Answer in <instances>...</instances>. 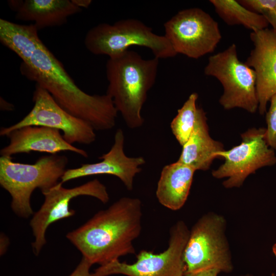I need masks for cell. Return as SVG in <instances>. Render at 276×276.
<instances>
[{
    "mask_svg": "<svg viewBox=\"0 0 276 276\" xmlns=\"http://www.w3.org/2000/svg\"><path fill=\"white\" fill-rule=\"evenodd\" d=\"M244 276H250V275H244Z\"/></svg>",
    "mask_w": 276,
    "mask_h": 276,
    "instance_id": "obj_29",
    "label": "cell"
},
{
    "mask_svg": "<svg viewBox=\"0 0 276 276\" xmlns=\"http://www.w3.org/2000/svg\"><path fill=\"white\" fill-rule=\"evenodd\" d=\"M59 182L49 190L42 192L44 200L30 222L34 238L32 243L35 255H38L46 243L45 233L48 227L59 220L73 216L75 211L70 209L71 200L79 196H89L103 203L109 200L106 187L97 179L72 188H65Z\"/></svg>",
    "mask_w": 276,
    "mask_h": 276,
    "instance_id": "obj_12",
    "label": "cell"
},
{
    "mask_svg": "<svg viewBox=\"0 0 276 276\" xmlns=\"http://www.w3.org/2000/svg\"><path fill=\"white\" fill-rule=\"evenodd\" d=\"M158 64V58L145 59L129 50L107 61L106 94L130 128H137L144 124L142 109L148 91L154 84Z\"/></svg>",
    "mask_w": 276,
    "mask_h": 276,
    "instance_id": "obj_3",
    "label": "cell"
},
{
    "mask_svg": "<svg viewBox=\"0 0 276 276\" xmlns=\"http://www.w3.org/2000/svg\"><path fill=\"white\" fill-rule=\"evenodd\" d=\"M210 2L228 25H242L252 32L268 28L269 24L263 16L248 10L238 1L211 0Z\"/></svg>",
    "mask_w": 276,
    "mask_h": 276,
    "instance_id": "obj_20",
    "label": "cell"
},
{
    "mask_svg": "<svg viewBox=\"0 0 276 276\" xmlns=\"http://www.w3.org/2000/svg\"><path fill=\"white\" fill-rule=\"evenodd\" d=\"M254 48L245 63L255 72L259 112H266L268 102L276 94V32L268 28L250 34Z\"/></svg>",
    "mask_w": 276,
    "mask_h": 276,
    "instance_id": "obj_14",
    "label": "cell"
},
{
    "mask_svg": "<svg viewBox=\"0 0 276 276\" xmlns=\"http://www.w3.org/2000/svg\"><path fill=\"white\" fill-rule=\"evenodd\" d=\"M204 73L221 83L223 92L219 102L224 109L240 108L251 113L258 109L256 73L245 62L240 61L235 43L211 56Z\"/></svg>",
    "mask_w": 276,
    "mask_h": 276,
    "instance_id": "obj_6",
    "label": "cell"
},
{
    "mask_svg": "<svg viewBox=\"0 0 276 276\" xmlns=\"http://www.w3.org/2000/svg\"><path fill=\"white\" fill-rule=\"evenodd\" d=\"M248 10L263 16L276 32V0H239Z\"/></svg>",
    "mask_w": 276,
    "mask_h": 276,
    "instance_id": "obj_22",
    "label": "cell"
},
{
    "mask_svg": "<svg viewBox=\"0 0 276 276\" xmlns=\"http://www.w3.org/2000/svg\"><path fill=\"white\" fill-rule=\"evenodd\" d=\"M92 264L83 258L75 270L68 276H91L90 268Z\"/></svg>",
    "mask_w": 276,
    "mask_h": 276,
    "instance_id": "obj_24",
    "label": "cell"
},
{
    "mask_svg": "<svg viewBox=\"0 0 276 276\" xmlns=\"http://www.w3.org/2000/svg\"><path fill=\"white\" fill-rule=\"evenodd\" d=\"M142 218L141 201L123 197L66 237L92 265H104L135 254L133 241L140 235Z\"/></svg>",
    "mask_w": 276,
    "mask_h": 276,
    "instance_id": "obj_1",
    "label": "cell"
},
{
    "mask_svg": "<svg viewBox=\"0 0 276 276\" xmlns=\"http://www.w3.org/2000/svg\"><path fill=\"white\" fill-rule=\"evenodd\" d=\"M20 70L62 108L89 123L95 130H108L115 126L118 111L111 97L106 94L91 95L81 89L43 42L28 62H21Z\"/></svg>",
    "mask_w": 276,
    "mask_h": 276,
    "instance_id": "obj_2",
    "label": "cell"
},
{
    "mask_svg": "<svg viewBox=\"0 0 276 276\" xmlns=\"http://www.w3.org/2000/svg\"><path fill=\"white\" fill-rule=\"evenodd\" d=\"M220 272L218 269H211L194 273L185 274L183 276H218Z\"/></svg>",
    "mask_w": 276,
    "mask_h": 276,
    "instance_id": "obj_25",
    "label": "cell"
},
{
    "mask_svg": "<svg viewBox=\"0 0 276 276\" xmlns=\"http://www.w3.org/2000/svg\"><path fill=\"white\" fill-rule=\"evenodd\" d=\"M164 28V36L175 53L193 59L213 52L222 38L217 22L198 8L179 11Z\"/></svg>",
    "mask_w": 276,
    "mask_h": 276,
    "instance_id": "obj_9",
    "label": "cell"
},
{
    "mask_svg": "<svg viewBox=\"0 0 276 276\" xmlns=\"http://www.w3.org/2000/svg\"><path fill=\"white\" fill-rule=\"evenodd\" d=\"M189 235L185 222L178 221L170 229L168 247L165 251L154 254L142 250L134 263L116 260L100 266L92 276H183L186 271L183 254Z\"/></svg>",
    "mask_w": 276,
    "mask_h": 276,
    "instance_id": "obj_8",
    "label": "cell"
},
{
    "mask_svg": "<svg viewBox=\"0 0 276 276\" xmlns=\"http://www.w3.org/2000/svg\"><path fill=\"white\" fill-rule=\"evenodd\" d=\"M272 251H273V254L276 257V243L274 244L272 247Z\"/></svg>",
    "mask_w": 276,
    "mask_h": 276,
    "instance_id": "obj_28",
    "label": "cell"
},
{
    "mask_svg": "<svg viewBox=\"0 0 276 276\" xmlns=\"http://www.w3.org/2000/svg\"><path fill=\"white\" fill-rule=\"evenodd\" d=\"M206 121L205 112L199 108L194 129L177 160L196 171L209 170L218 154L224 150L223 145L210 136Z\"/></svg>",
    "mask_w": 276,
    "mask_h": 276,
    "instance_id": "obj_17",
    "label": "cell"
},
{
    "mask_svg": "<svg viewBox=\"0 0 276 276\" xmlns=\"http://www.w3.org/2000/svg\"><path fill=\"white\" fill-rule=\"evenodd\" d=\"M72 1L81 9L82 8H88L92 2L90 0H72Z\"/></svg>",
    "mask_w": 276,
    "mask_h": 276,
    "instance_id": "obj_27",
    "label": "cell"
},
{
    "mask_svg": "<svg viewBox=\"0 0 276 276\" xmlns=\"http://www.w3.org/2000/svg\"><path fill=\"white\" fill-rule=\"evenodd\" d=\"M124 139L123 130L118 129L110 150L99 157L102 161L82 164L78 168L66 170L61 178V182L63 183L71 180L91 175H111L119 178L126 189L131 191L134 178L142 171L141 166L146 162L142 156L128 157L125 154Z\"/></svg>",
    "mask_w": 276,
    "mask_h": 276,
    "instance_id": "obj_13",
    "label": "cell"
},
{
    "mask_svg": "<svg viewBox=\"0 0 276 276\" xmlns=\"http://www.w3.org/2000/svg\"><path fill=\"white\" fill-rule=\"evenodd\" d=\"M265 133V128H252L242 133L239 145L218 154L224 162L212 172V176L227 178L223 182L226 188H239L259 169L275 165V152L267 144Z\"/></svg>",
    "mask_w": 276,
    "mask_h": 276,
    "instance_id": "obj_10",
    "label": "cell"
},
{
    "mask_svg": "<svg viewBox=\"0 0 276 276\" xmlns=\"http://www.w3.org/2000/svg\"><path fill=\"white\" fill-rule=\"evenodd\" d=\"M225 221L221 216L208 214L193 226L184 254L185 274L211 269L232 270L228 244L225 235Z\"/></svg>",
    "mask_w": 276,
    "mask_h": 276,
    "instance_id": "obj_7",
    "label": "cell"
},
{
    "mask_svg": "<svg viewBox=\"0 0 276 276\" xmlns=\"http://www.w3.org/2000/svg\"><path fill=\"white\" fill-rule=\"evenodd\" d=\"M84 42L91 53L107 55L109 58L133 45L148 48L159 59L177 55L164 35L155 34L150 27L133 18L122 19L112 25L99 24L88 31Z\"/></svg>",
    "mask_w": 276,
    "mask_h": 276,
    "instance_id": "obj_5",
    "label": "cell"
},
{
    "mask_svg": "<svg viewBox=\"0 0 276 276\" xmlns=\"http://www.w3.org/2000/svg\"><path fill=\"white\" fill-rule=\"evenodd\" d=\"M38 31L33 24L20 25L0 19L1 42L14 52L22 62H28L42 43Z\"/></svg>",
    "mask_w": 276,
    "mask_h": 276,
    "instance_id": "obj_19",
    "label": "cell"
},
{
    "mask_svg": "<svg viewBox=\"0 0 276 276\" xmlns=\"http://www.w3.org/2000/svg\"><path fill=\"white\" fill-rule=\"evenodd\" d=\"M7 136L9 139V143L1 150V156L12 157L15 154L33 151L51 154L71 151L84 157H88L85 151L68 143L60 131L54 128L27 126L12 131Z\"/></svg>",
    "mask_w": 276,
    "mask_h": 276,
    "instance_id": "obj_15",
    "label": "cell"
},
{
    "mask_svg": "<svg viewBox=\"0 0 276 276\" xmlns=\"http://www.w3.org/2000/svg\"><path fill=\"white\" fill-rule=\"evenodd\" d=\"M270 107L266 112L265 139L267 144L273 150H276V94L270 99Z\"/></svg>",
    "mask_w": 276,
    "mask_h": 276,
    "instance_id": "obj_23",
    "label": "cell"
},
{
    "mask_svg": "<svg viewBox=\"0 0 276 276\" xmlns=\"http://www.w3.org/2000/svg\"><path fill=\"white\" fill-rule=\"evenodd\" d=\"M0 241V253L1 255H4L8 248L9 244V241L8 237L3 233L1 234Z\"/></svg>",
    "mask_w": 276,
    "mask_h": 276,
    "instance_id": "obj_26",
    "label": "cell"
},
{
    "mask_svg": "<svg viewBox=\"0 0 276 276\" xmlns=\"http://www.w3.org/2000/svg\"><path fill=\"white\" fill-rule=\"evenodd\" d=\"M68 164L64 155L51 154L40 157L34 164L12 160V157H0V185L10 195L11 207L22 218L33 214L31 197L36 189L41 192L56 185L61 179Z\"/></svg>",
    "mask_w": 276,
    "mask_h": 276,
    "instance_id": "obj_4",
    "label": "cell"
},
{
    "mask_svg": "<svg viewBox=\"0 0 276 276\" xmlns=\"http://www.w3.org/2000/svg\"><path fill=\"white\" fill-rule=\"evenodd\" d=\"M195 171L178 161L165 166L156 190L158 202L173 211L181 209L188 197Z\"/></svg>",
    "mask_w": 276,
    "mask_h": 276,
    "instance_id": "obj_18",
    "label": "cell"
},
{
    "mask_svg": "<svg viewBox=\"0 0 276 276\" xmlns=\"http://www.w3.org/2000/svg\"><path fill=\"white\" fill-rule=\"evenodd\" d=\"M198 98L197 93H192L170 124L173 134L182 147L191 136L197 121L200 108L196 104Z\"/></svg>",
    "mask_w": 276,
    "mask_h": 276,
    "instance_id": "obj_21",
    "label": "cell"
},
{
    "mask_svg": "<svg viewBox=\"0 0 276 276\" xmlns=\"http://www.w3.org/2000/svg\"><path fill=\"white\" fill-rule=\"evenodd\" d=\"M34 106L20 121L0 130L1 136H7L12 131L27 126H44L62 131L63 136L71 144L88 145L96 137L95 129L85 121L62 108L49 93L37 84L33 95Z\"/></svg>",
    "mask_w": 276,
    "mask_h": 276,
    "instance_id": "obj_11",
    "label": "cell"
},
{
    "mask_svg": "<svg viewBox=\"0 0 276 276\" xmlns=\"http://www.w3.org/2000/svg\"><path fill=\"white\" fill-rule=\"evenodd\" d=\"M10 8L15 11L16 19L33 21L37 28L60 26L68 17L82 9L69 0L9 1Z\"/></svg>",
    "mask_w": 276,
    "mask_h": 276,
    "instance_id": "obj_16",
    "label": "cell"
}]
</instances>
